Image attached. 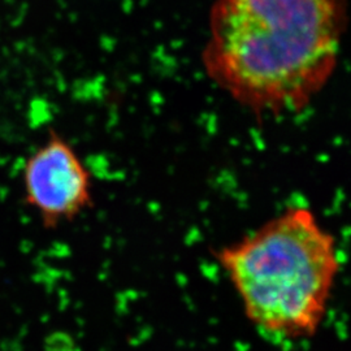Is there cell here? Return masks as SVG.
Instances as JSON below:
<instances>
[{
	"label": "cell",
	"instance_id": "cell-1",
	"mask_svg": "<svg viewBox=\"0 0 351 351\" xmlns=\"http://www.w3.org/2000/svg\"><path fill=\"white\" fill-rule=\"evenodd\" d=\"M348 23L346 0H213L204 72L255 116L301 112L336 72Z\"/></svg>",
	"mask_w": 351,
	"mask_h": 351
},
{
	"label": "cell",
	"instance_id": "cell-2",
	"mask_svg": "<svg viewBox=\"0 0 351 351\" xmlns=\"http://www.w3.org/2000/svg\"><path fill=\"white\" fill-rule=\"evenodd\" d=\"M213 258L247 322L278 342L314 337L342 269L336 237L302 206L285 208Z\"/></svg>",
	"mask_w": 351,
	"mask_h": 351
},
{
	"label": "cell",
	"instance_id": "cell-3",
	"mask_svg": "<svg viewBox=\"0 0 351 351\" xmlns=\"http://www.w3.org/2000/svg\"><path fill=\"white\" fill-rule=\"evenodd\" d=\"M24 198L49 230L71 223L93 206L91 173L73 146L58 132L26 160Z\"/></svg>",
	"mask_w": 351,
	"mask_h": 351
}]
</instances>
